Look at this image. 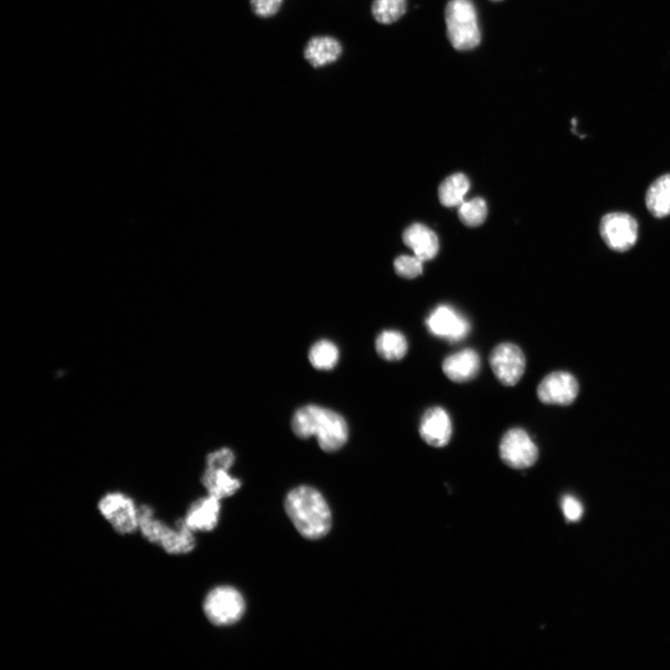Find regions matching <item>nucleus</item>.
Masks as SVG:
<instances>
[{
    "label": "nucleus",
    "mask_w": 670,
    "mask_h": 670,
    "mask_svg": "<svg viewBox=\"0 0 670 670\" xmlns=\"http://www.w3.org/2000/svg\"><path fill=\"white\" fill-rule=\"evenodd\" d=\"M285 509L296 530L305 538L325 537L332 528V514L323 495L309 486L292 490L285 500Z\"/></svg>",
    "instance_id": "1"
},
{
    "label": "nucleus",
    "mask_w": 670,
    "mask_h": 670,
    "mask_svg": "<svg viewBox=\"0 0 670 670\" xmlns=\"http://www.w3.org/2000/svg\"><path fill=\"white\" fill-rule=\"evenodd\" d=\"M150 544L160 546L171 556L186 555L195 549L196 541L195 533L190 530L183 519L169 525L155 515L150 505H140L139 531Z\"/></svg>",
    "instance_id": "2"
},
{
    "label": "nucleus",
    "mask_w": 670,
    "mask_h": 670,
    "mask_svg": "<svg viewBox=\"0 0 670 670\" xmlns=\"http://www.w3.org/2000/svg\"><path fill=\"white\" fill-rule=\"evenodd\" d=\"M447 36L460 52L477 48L482 42L478 14L471 0H450L445 8Z\"/></svg>",
    "instance_id": "3"
},
{
    "label": "nucleus",
    "mask_w": 670,
    "mask_h": 670,
    "mask_svg": "<svg viewBox=\"0 0 670 670\" xmlns=\"http://www.w3.org/2000/svg\"><path fill=\"white\" fill-rule=\"evenodd\" d=\"M97 509L116 534L131 535L139 531L140 505L129 495L106 493L99 499Z\"/></svg>",
    "instance_id": "4"
},
{
    "label": "nucleus",
    "mask_w": 670,
    "mask_h": 670,
    "mask_svg": "<svg viewBox=\"0 0 670 670\" xmlns=\"http://www.w3.org/2000/svg\"><path fill=\"white\" fill-rule=\"evenodd\" d=\"M204 612L215 625H230L245 615V602L234 587L221 585L210 591L204 602Z\"/></svg>",
    "instance_id": "5"
},
{
    "label": "nucleus",
    "mask_w": 670,
    "mask_h": 670,
    "mask_svg": "<svg viewBox=\"0 0 670 670\" xmlns=\"http://www.w3.org/2000/svg\"><path fill=\"white\" fill-rule=\"evenodd\" d=\"M499 455L507 466L526 469L536 463L539 452L525 430L512 428L505 433L501 440Z\"/></svg>",
    "instance_id": "6"
},
{
    "label": "nucleus",
    "mask_w": 670,
    "mask_h": 670,
    "mask_svg": "<svg viewBox=\"0 0 670 670\" xmlns=\"http://www.w3.org/2000/svg\"><path fill=\"white\" fill-rule=\"evenodd\" d=\"M489 364L496 379L505 386L517 385L526 368L523 350L512 343L496 345L490 354Z\"/></svg>",
    "instance_id": "7"
},
{
    "label": "nucleus",
    "mask_w": 670,
    "mask_h": 670,
    "mask_svg": "<svg viewBox=\"0 0 670 670\" xmlns=\"http://www.w3.org/2000/svg\"><path fill=\"white\" fill-rule=\"evenodd\" d=\"M638 223L624 213H612L602 218L600 232L604 242L613 251L624 253L632 249L638 240Z\"/></svg>",
    "instance_id": "8"
},
{
    "label": "nucleus",
    "mask_w": 670,
    "mask_h": 670,
    "mask_svg": "<svg viewBox=\"0 0 670 670\" xmlns=\"http://www.w3.org/2000/svg\"><path fill=\"white\" fill-rule=\"evenodd\" d=\"M432 335L445 339L450 343L464 340L470 333L469 322L454 307L441 305L433 309L425 321Z\"/></svg>",
    "instance_id": "9"
},
{
    "label": "nucleus",
    "mask_w": 670,
    "mask_h": 670,
    "mask_svg": "<svg viewBox=\"0 0 670 670\" xmlns=\"http://www.w3.org/2000/svg\"><path fill=\"white\" fill-rule=\"evenodd\" d=\"M579 385L569 373L555 372L545 376L537 388V397L544 405H569L578 395Z\"/></svg>",
    "instance_id": "10"
},
{
    "label": "nucleus",
    "mask_w": 670,
    "mask_h": 670,
    "mask_svg": "<svg viewBox=\"0 0 670 670\" xmlns=\"http://www.w3.org/2000/svg\"><path fill=\"white\" fill-rule=\"evenodd\" d=\"M419 432L423 441L429 446L445 447L453 435L450 415L442 407L429 408L422 416Z\"/></svg>",
    "instance_id": "11"
},
{
    "label": "nucleus",
    "mask_w": 670,
    "mask_h": 670,
    "mask_svg": "<svg viewBox=\"0 0 670 670\" xmlns=\"http://www.w3.org/2000/svg\"><path fill=\"white\" fill-rule=\"evenodd\" d=\"M220 501L209 495L194 501L187 508L183 521L194 533L213 531L220 517Z\"/></svg>",
    "instance_id": "12"
},
{
    "label": "nucleus",
    "mask_w": 670,
    "mask_h": 670,
    "mask_svg": "<svg viewBox=\"0 0 670 670\" xmlns=\"http://www.w3.org/2000/svg\"><path fill=\"white\" fill-rule=\"evenodd\" d=\"M343 54L344 47L339 39L328 35L312 36L304 49L305 60L315 69L336 63Z\"/></svg>",
    "instance_id": "13"
},
{
    "label": "nucleus",
    "mask_w": 670,
    "mask_h": 670,
    "mask_svg": "<svg viewBox=\"0 0 670 670\" xmlns=\"http://www.w3.org/2000/svg\"><path fill=\"white\" fill-rule=\"evenodd\" d=\"M348 425L336 412L325 409L316 437L320 447L327 453L340 450L348 440Z\"/></svg>",
    "instance_id": "14"
},
{
    "label": "nucleus",
    "mask_w": 670,
    "mask_h": 670,
    "mask_svg": "<svg viewBox=\"0 0 670 670\" xmlns=\"http://www.w3.org/2000/svg\"><path fill=\"white\" fill-rule=\"evenodd\" d=\"M480 369L479 354L471 348L450 355L443 363L445 375L455 383H465L475 379Z\"/></svg>",
    "instance_id": "15"
},
{
    "label": "nucleus",
    "mask_w": 670,
    "mask_h": 670,
    "mask_svg": "<svg viewBox=\"0 0 670 670\" xmlns=\"http://www.w3.org/2000/svg\"><path fill=\"white\" fill-rule=\"evenodd\" d=\"M404 242L423 262L435 258L439 252L437 235L421 224H415L405 230Z\"/></svg>",
    "instance_id": "16"
},
{
    "label": "nucleus",
    "mask_w": 670,
    "mask_h": 670,
    "mask_svg": "<svg viewBox=\"0 0 670 670\" xmlns=\"http://www.w3.org/2000/svg\"><path fill=\"white\" fill-rule=\"evenodd\" d=\"M225 469H205L202 483L209 495L219 500L232 496L238 491L242 483L233 478Z\"/></svg>",
    "instance_id": "17"
},
{
    "label": "nucleus",
    "mask_w": 670,
    "mask_h": 670,
    "mask_svg": "<svg viewBox=\"0 0 670 670\" xmlns=\"http://www.w3.org/2000/svg\"><path fill=\"white\" fill-rule=\"evenodd\" d=\"M375 348L379 356L387 362L403 360L408 352V341L399 331L385 330L376 338Z\"/></svg>",
    "instance_id": "18"
},
{
    "label": "nucleus",
    "mask_w": 670,
    "mask_h": 670,
    "mask_svg": "<svg viewBox=\"0 0 670 670\" xmlns=\"http://www.w3.org/2000/svg\"><path fill=\"white\" fill-rule=\"evenodd\" d=\"M646 206L656 218L670 215V174L657 178L646 194Z\"/></svg>",
    "instance_id": "19"
},
{
    "label": "nucleus",
    "mask_w": 670,
    "mask_h": 670,
    "mask_svg": "<svg viewBox=\"0 0 670 670\" xmlns=\"http://www.w3.org/2000/svg\"><path fill=\"white\" fill-rule=\"evenodd\" d=\"M325 409L311 405L297 410L292 420V428L295 435L303 440L316 436Z\"/></svg>",
    "instance_id": "20"
},
{
    "label": "nucleus",
    "mask_w": 670,
    "mask_h": 670,
    "mask_svg": "<svg viewBox=\"0 0 670 670\" xmlns=\"http://www.w3.org/2000/svg\"><path fill=\"white\" fill-rule=\"evenodd\" d=\"M469 181L463 174H455L445 179L439 189V198L445 207L460 206L469 190Z\"/></svg>",
    "instance_id": "21"
},
{
    "label": "nucleus",
    "mask_w": 670,
    "mask_h": 670,
    "mask_svg": "<svg viewBox=\"0 0 670 670\" xmlns=\"http://www.w3.org/2000/svg\"><path fill=\"white\" fill-rule=\"evenodd\" d=\"M339 357L338 347L328 340H321L314 344L308 355L311 365L320 371L333 370L337 365Z\"/></svg>",
    "instance_id": "22"
},
{
    "label": "nucleus",
    "mask_w": 670,
    "mask_h": 670,
    "mask_svg": "<svg viewBox=\"0 0 670 670\" xmlns=\"http://www.w3.org/2000/svg\"><path fill=\"white\" fill-rule=\"evenodd\" d=\"M407 11V0H374L372 15L381 25H391L399 21Z\"/></svg>",
    "instance_id": "23"
},
{
    "label": "nucleus",
    "mask_w": 670,
    "mask_h": 670,
    "mask_svg": "<svg viewBox=\"0 0 670 670\" xmlns=\"http://www.w3.org/2000/svg\"><path fill=\"white\" fill-rule=\"evenodd\" d=\"M487 205L485 200L477 198L464 202L458 211L461 222L470 227L481 225L487 217Z\"/></svg>",
    "instance_id": "24"
},
{
    "label": "nucleus",
    "mask_w": 670,
    "mask_h": 670,
    "mask_svg": "<svg viewBox=\"0 0 670 670\" xmlns=\"http://www.w3.org/2000/svg\"><path fill=\"white\" fill-rule=\"evenodd\" d=\"M394 267L400 277L411 280L423 273V261L416 256L403 255L394 262Z\"/></svg>",
    "instance_id": "25"
},
{
    "label": "nucleus",
    "mask_w": 670,
    "mask_h": 670,
    "mask_svg": "<svg viewBox=\"0 0 670 670\" xmlns=\"http://www.w3.org/2000/svg\"><path fill=\"white\" fill-rule=\"evenodd\" d=\"M284 3L285 0H250V6L255 16L267 19L277 15Z\"/></svg>",
    "instance_id": "26"
},
{
    "label": "nucleus",
    "mask_w": 670,
    "mask_h": 670,
    "mask_svg": "<svg viewBox=\"0 0 670 670\" xmlns=\"http://www.w3.org/2000/svg\"><path fill=\"white\" fill-rule=\"evenodd\" d=\"M235 462V455L228 448H223L207 455L206 467L229 470Z\"/></svg>",
    "instance_id": "27"
},
{
    "label": "nucleus",
    "mask_w": 670,
    "mask_h": 670,
    "mask_svg": "<svg viewBox=\"0 0 670 670\" xmlns=\"http://www.w3.org/2000/svg\"><path fill=\"white\" fill-rule=\"evenodd\" d=\"M564 515L569 522H578L583 515L582 504L573 496L566 495L562 502Z\"/></svg>",
    "instance_id": "28"
},
{
    "label": "nucleus",
    "mask_w": 670,
    "mask_h": 670,
    "mask_svg": "<svg viewBox=\"0 0 670 670\" xmlns=\"http://www.w3.org/2000/svg\"><path fill=\"white\" fill-rule=\"evenodd\" d=\"M491 2L498 3V2H502V0H491Z\"/></svg>",
    "instance_id": "29"
}]
</instances>
